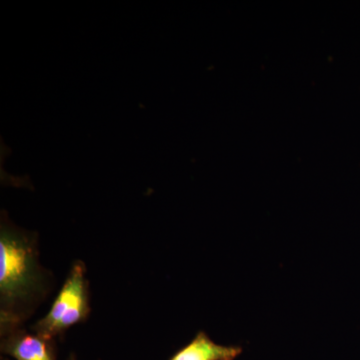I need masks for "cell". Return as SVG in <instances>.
I'll return each mask as SVG.
<instances>
[{"instance_id": "6da1fadb", "label": "cell", "mask_w": 360, "mask_h": 360, "mask_svg": "<svg viewBox=\"0 0 360 360\" xmlns=\"http://www.w3.org/2000/svg\"><path fill=\"white\" fill-rule=\"evenodd\" d=\"M37 264L25 238L2 227L0 236V293L2 302L22 298L37 283Z\"/></svg>"}, {"instance_id": "7a4b0ae2", "label": "cell", "mask_w": 360, "mask_h": 360, "mask_svg": "<svg viewBox=\"0 0 360 360\" xmlns=\"http://www.w3.org/2000/svg\"><path fill=\"white\" fill-rule=\"evenodd\" d=\"M87 311L84 267L75 264L51 310L37 323L41 338H51L84 319Z\"/></svg>"}, {"instance_id": "3957f363", "label": "cell", "mask_w": 360, "mask_h": 360, "mask_svg": "<svg viewBox=\"0 0 360 360\" xmlns=\"http://www.w3.org/2000/svg\"><path fill=\"white\" fill-rule=\"evenodd\" d=\"M243 352V347L238 345H217L200 331L170 360H236Z\"/></svg>"}, {"instance_id": "277c9868", "label": "cell", "mask_w": 360, "mask_h": 360, "mask_svg": "<svg viewBox=\"0 0 360 360\" xmlns=\"http://www.w3.org/2000/svg\"><path fill=\"white\" fill-rule=\"evenodd\" d=\"M7 354L16 360H53L44 338L20 335L7 342Z\"/></svg>"}]
</instances>
